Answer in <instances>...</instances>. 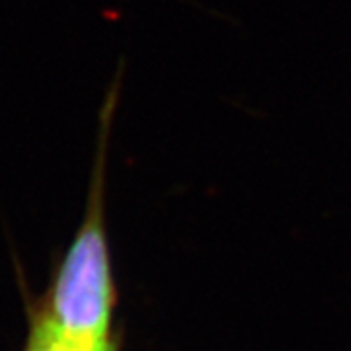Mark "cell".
<instances>
[{
  "instance_id": "cell-1",
  "label": "cell",
  "mask_w": 351,
  "mask_h": 351,
  "mask_svg": "<svg viewBox=\"0 0 351 351\" xmlns=\"http://www.w3.org/2000/svg\"><path fill=\"white\" fill-rule=\"evenodd\" d=\"M27 351H112V346H108V348H82V346H75V343H66L63 339L55 338V336L47 334L45 330L36 326Z\"/></svg>"
}]
</instances>
